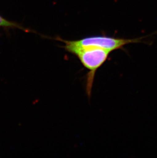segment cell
<instances>
[{
  "instance_id": "cell-1",
  "label": "cell",
  "mask_w": 157,
  "mask_h": 158,
  "mask_svg": "<svg viewBox=\"0 0 157 158\" xmlns=\"http://www.w3.org/2000/svg\"><path fill=\"white\" fill-rule=\"evenodd\" d=\"M66 51L77 57L82 64L89 70L86 79V93L91 97L96 71L105 63L111 51L97 48H83L64 46Z\"/></svg>"
},
{
  "instance_id": "cell-2",
  "label": "cell",
  "mask_w": 157,
  "mask_h": 158,
  "mask_svg": "<svg viewBox=\"0 0 157 158\" xmlns=\"http://www.w3.org/2000/svg\"><path fill=\"white\" fill-rule=\"evenodd\" d=\"M144 37L133 39H120L110 37L106 35H96L84 37L76 40H65L57 38L56 40L63 42L65 46L83 47V48H97L111 51L120 49L126 45L130 44L138 43Z\"/></svg>"
},
{
  "instance_id": "cell-3",
  "label": "cell",
  "mask_w": 157,
  "mask_h": 158,
  "mask_svg": "<svg viewBox=\"0 0 157 158\" xmlns=\"http://www.w3.org/2000/svg\"><path fill=\"white\" fill-rule=\"evenodd\" d=\"M12 27V28H20L18 24L14 23L11 22L5 19L4 18L0 16V27Z\"/></svg>"
}]
</instances>
